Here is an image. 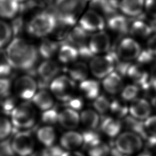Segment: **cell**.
<instances>
[{
    "mask_svg": "<svg viewBox=\"0 0 156 156\" xmlns=\"http://www.w3.org/2000/svg\"><path fill=\"white\" fill-rule=\"evenodd\" d=\"M38 49L20 37H15L7 46L5 59L14 69L28 71L35 65L38 58Z\"/></svg>",
    "mask_w": 156,
    "mask_h": 156,
    "instance_id": "cell-1",
    "label": "cell"
},
{
    "mask_svg": "<svg viewBox=\"0 0 156 156\" xmlns=\"http://www.w3.org/2000/svg\"><path fill=\"white\" fill-rule=\"evenodd\" d=\"M13 126L18 129L27 130L34 126L37 121V112L32 102L24 101L17 105L10 113Z\"/></svg>",
    "mask_w": 156,
    "mask_h": 156,
    "instance_id": "cell-2",
    "label": "cell"
},
{
    "mask_svg": "<svg viewBox=\"0 0 156 156\" xmlns=\"http://www.w3.org/2000/svg\"><path fill=\"white\" fill-rule=\"evenodd\" d=\"M57 21V17L54 14L41 12L32 18L27 25V31L35 37H44L54 32Z\"/></svg>",
    "mask_w": 156,
    "mask_h": 156,
    "instance_id": "cell-3",
    "label": "cell"
},
{
    "mask_svg": "<svg viewBox=\"0 0 156 156\" xmlns=\"http://www.w3.org/2000/svg\"><path fill=\"white\" fill-rule=\"evenodd\" d=\"M118 58L116 52L114 50L109 51L105 55L93 57L90 63L91 73L99 79L105 77L113 71Z\"/></svg>",
    "mask_w": 156,
    "mask_h": 156,
    "instance_id": "cell-4",
    "label": "cell"
},
{
    "mask_svg": "<svg viewBox=\"0 0 156 156\" xmlns=\"http://www.w3.org/2000/svg\"><path fill=\"white\" fill-rule=\"evenodd\" d=\"M49 89L55 98L65 103L74 96L75 83L69 77L60 75L52 80Z\"/></svg>",
    "mask_w": 156,
    "mask_h": 156,
    "instance_id": "cell-5",
    "label": "cell"
},
{
    "mask_svg": "<svg viewBox=\"0 0 156 156\" xmlns=\"http://www.w3.org/2000/svg\"><path fill=\"white\" fill-rule=\"evenodd\" d=\"M10 143L14 154L18 156H30L35 149V139L29 131L21 130L16 133Z\"/></svg>",
    "mask_w": 156,
    "mask_h": 156,
    "instance_id": "cell-6",
    "label": "cell"
},
{
    "mask_svg": "<svg viewBox=\"0 0 156 156\" xmlns=\"http://www.w3.org/2000/svg\"><path fill=\"white\" fill-rule=\"evenodd\" d=\"M115 147L122 154L129 155L140 151L143 146L141 137L131 131L120 134L115 140Z\"/></svg>",
    "mask_w": 156,
    "mask_h": 156,
    "instance_id": "cell-7",
    "label": "cell"
},
{
    "mask_svg": "<svg viewBox=\"0 0 156 156\" xmlns=\"http://www.w3.org/2000/svg\"><path fill=\"white\" fill-rule=\"evenodd\" d=\"M38 83L35 79L29 75L18 77L13 85L15 96L26 101L31 100L37 92Z\"/></svg>",
    "mask_w": 156,
    "mask_h": 156,
    "instance_id": "cell-8",
    "label": "cell"
},
{
    "mask_svg": "<svg viewBox=\"0 0 156 156\" xmlns=\"http://www.w3.org/2000/svg\"><path fill=\"white\" fill-rule=\"evenodd\" d=\"M79 26L87 32H98L102 31L105 27L103 17L96 10L89 9L80 17Z\"/></svg>",
    "mask_w": 156,
    "mask_h": 156,
    "instance_id": "cell-9",
    "label": "cell"
},
{
    "mask_svg": "<svg viewBox=\"0 0 156 156\" xmlns=\"http://www.w3.org/2000/svg\"><path fill=\"white\" fill-rule=\"evenodd\" d=\"M141 51V46L136 40L126 37L119 43L116 54L120 59L128 62L136 59Z\"/></svg>",
    "mask_w": 156,
    "mask_h": 156,
    "instance_id": "cell-10",
    "label": "cell"
},
{
    "mask_svg": "<svg viewBox=\"0 0 156 156\" xmlns=\"http://www.w3.org/2000/svg\"><path fill=\"white\" fill-rule=\"evenodd\" d=\"M60 71V66L55 61L48 59L42 62L38 66L37 73L41 83L43 84V87L49 85L52 80L58 76Z\"/></svg>",
    "mask_w": 156,
    "mask_h": 156,
    "instance_id": "cell-11",
    "label": "cell"
},
{
    "mask_svg": "<svg viewBox=\"0 0 156 156\" xmlns=\"http://www.w3.org/2000/svg\"><path fill=\"white\" fill-rule=\"evenodd\" d=\"M88 32L79 26H76L70 30L66 37V43L74 46L78 51L79 55L88 52L90 49L87 40Z\"/></svg>",
    "mask_w": 156,
    "mask_h": 156,
    "instance_id": "cell-12",
    "label": "cell"
},
{
    "mask_svg": "<svg viewBox=\"0 0 156 156\" xmlns=\"http://www.w3.org/2000/svg\"><path fill=\"white\" fill-rule=\"evenodd\" d=\"M111 41L109 35L104 31L94 33L88 41V47L92 54H98L110 50Z\"/></svg>",
    "mask_w": 156,
    "mask_h": 156,
    "instance_id": "cell-13",
    "label": "cell"
},
{
    "mask_svg": "<svg viewBox=\"0 0 156 156\" xmlns=\"http://www.w3.org/2000/svg\"><path fill=\"white\" fill-rule=\"evenodd\" d=\"M127 76L142 90L147 87L152 82V79H150L147 71L140 64L131 65L128 69Z\"/></svg>",
    "mask_w": 156,
    "mask_h": 156,
    "instance_id": "cell-14",
    "label": "cell"
},
{
    "mask_svg": "<svg viewBox=\"0 0 156 156\" xmlns=\"http://www.w3.org/2000/svg\"><path fill=\"white\" fill-rule=\"evenodd\" d=\"M129 111L132 117L143 120L149 117L151 107L147 100L143 98H136L132 101Z\"/></svg>",
    "mask_w": 156,
    "mask_h": 156,
    "instance_id": "cell-15",
    "label": "cell"
},
{
    "mask_svg": "<svg viewBox=\"0 0 156 156\" xmlns=\"http://www.w3.org/2000/svg\"><path fill=\"white\" fill-rule=\"evenodd\" d=\"M80 119L79 115L75 110L66 107L59 111L58 122L65 129L72 130L76 128L79 126Z\"/></svg>",
    "mask_w": 156,
    "mask_h": 156,
    "instance_id": "cell-16",
    "label": "cell"
},
{
    "mask_svg": "<svg viewBox=\"0 0 156 156\" xmlns=\"http://www.w3.org/2000/svg\"><path fill=\"white\" fill-rule=\"evenodd\" d=\"M34 105L40 110L44 112L54 107V100L51 92L42 88L35 93L31 99Z\"/></svg>",
    "mask_w": 156,
    "mask_h": 156,
    "instance_id": "cell-17",
    "label": "cell"
},
{
    "mask_svg": "<svg viewBox=\"0 0 156 156\" xmlns=\"http://www.w3.org/2000/svg\"><path fill=\"white\" fill-rule=\"evenodd\" d=\"M130 23L128 18L117 13L108 16L107 19V26L108 28L114 32L120 35H124L129 32Z\"/></svg>",
    "mask_w": 156,
    "mask_h": 156,
    "instance_id": "cell-18",
    "label": "cell"
},
{
    "mask_svg": "<svg viewBox=\"0 0 156 156\" xmlns=\"http://www.w3.org/2000/svg\"><path fill=\"white\" fill-rule=\"evenodd\" d=\"M145 0H121L119 9L125 15L135 17L141 15Z\"/></svg>",
    "mask_w": 156,
    "mask_h": 156,
    "instance_id": "cell-19",
    "label": "cell"
},
{
    "mask_svg": "<svg viewBox=\"0 0 156 156\" xmlns=\"http://www.w3.org/2000/svg\"><path fill=\"white\" fill-rule=\"evenodd\" d=\"M60 144L63 149L67 151H73L82 145V135L76 131H68L60 137Z\"/></svg>",
    "mask_w": 156,
    "mask_h": 156,
    "instance_id": "cell-20",
    "label": "cell"
},
{
    "mask_svg": "<svg viewBox=\"0 0 156 156\" xmlns=\"http://www.w3.org/2000/svg\"><path fill=\"white\" fill-rule=\"evenodd\" d=\"M104 90L111 94H115L122 90L123 82L121 76L116 72H112L104 77L102 81Z\"/></svg>",
    "mask_w": 156,
    "mask_h": 156,
    "instance_id": "cell-21",
    "label": "cell"
},
{
    "mask_svg": "<svg viewBox=\"0 0 156 156\" xmlns=\"http://www.w3.org/2000/svg\"><path fill=\"white\" fill-rule=\"evenodd\" d=\"M38 141L45 147L54 145L57 135L54 128L51 125H44L40 127L36 133Z\"/></svg>",
    "mask_w": 156,
    "mask_h": 156,
    "instance_id": "cell-22",
    "label": "cell"
},
{
    "mask_svg": "<svg viewBox=\"0 0 156 156\" xmlns=\"http://www.w3.org/2000/svg\"><path fill=\"white\" fill-rule=\"evenodd\" d=\"M57 54L58 60L64 64L73 63L79 56L77 49L66 42L60 46Z\"/></svg>",
    "mask_w": 156,
    "mask_h": 156,
    "instance_id": "cell-23",
    "label": "cell"
},
{
    "mask_svg": "<svg viewBox=\"0 0 156 156\" xmlns=\"http://www.w3.org/2000/svg\"><path fill=\"white\" fill-rule=\"evenodd\" d=\"M20 9L18 0H0V17L4 19L15 18Z\"/></svg>",
    "mask_w": 156,
    "mask_h": 156,
    "instance_id": "cell-24",
    "label": "cell"
},
{
    "mask_svg": "<svg viewBox=\"0 0 156 156\" xmlns=\"http://www.w3.org/2000/svg\"><path fill=\"white\" fill-rule=\"evenodd\" d=\"M152 32L150 25L142 18L135 20L130 23L129 33L133 37L145 38L151 35Z\"/></svg>",
    "mask_w": 156,
    "mask_h": 156,
    "instance_id": "cell-25",
    "label": "cell"
},
{
    "mask_svg": "<svg viewBox=\"0 0 156 156\" xmlns=\"http://www.w3.org/2000/svg\"><path fill=\"white\" fill-rule=\"evenodd\" d=\"M122 124L126 129H128L131 132L136 133L144 139L147 138L149 136L145 128L144 123L132 116H127L124 117Z\"/></svg>",
    "mask_w": 156,
    "mask_h": 156,
    "instance_id": "cell-26",
    "label": "cell"
},
{
    "mask_svg": "<svg viewBox=\"0 0 156 156\" xmlns=\"http://www.w3.org/2000/svg\"><path fill=\"white\" fill-rule=\"evenodd\" d=\"M79 89L83 95L88 99H95L99 94L100 85L97 80L85 79L81 82Z\"/></svg>",
    "mask_w": 156,
    "mask_h": 156,
    "instance_id": "cell-27",
    "label": "cell"
},
{
    "mask_svg": "<svg viewBox=\"0 0 156 156\" xmlns=\"http://www.w3.org/2000/svg\"><path fill=\"white\" fill-rule=\"evenodd\" d=\"M122 123L117 119L112 117L104 118L101 123L102 131L110 137L116 136L120 132Z\"/></svg>",
    "mask_w": 156,
    "mask_h": 156,
    "instance_id": "cell-28",
    "label": "cell"
},
{
    "mask_svg": "<svg viewBox=\"0 0 156 156\" xmlns=\"http://www.w3.org/2000/svg\"><path fill=\"white\" fill-rule=\"evenodd\" d=\"M59 44L54 40L48 39L43 40L38 49V54L45 60L51 59L59 49Z\"/></svg>",
    "mask_w": 156,
    "mask_h": 156,
    "instance_id": "cell-29",
    "label": "cell"
},
{
    "mask_svg": "<svg viewBox=\"0 0 156 156\" xmlns=\"http://www.w3.org/2000/svg\"><path fill=\"white\" fill-rule=\"evenodd\" d=\"M69 77L74 81L80 82L85 80L88 76V66L84 62H79L73 63L68 69Z\"/></svg>",
    "mask_w": 156,
    "mask_h": 156,
    "instance_id": "cell-30",
    "label": "cell"
},
{
    "mask_svg": "<svg viewBox=\"0 0 156 156\" xmlns=\"http://www.w3.org/2000/svg\"><path fill=\"white\" fill-rule=\"evenodd\" d=\"M82 124L89 129H94L99 124V116L97 112L93 110H85L80 115Z\"/></svg>",
    "mask_w": 156,
    "mask_h": 156,
    "instance_id": "cell-31",
    "label": "cell"
},
{
    "mask_svg": "<svg viewBox=\"0 0 156 156\" xmlns=\"http://www.w3.org/2000/svg\"><path fill=\"white\" fill-rule=\"evenodd\" d=\"M82 135L83 137L82 146L87 151L101 143L99 133L94 132L92 129L84 131Z\"/></svg>",
    "mask_w": 156,
    "mask_h": 156,
    "instance_id": "cell-32",
    "label": "cell"
},
{
    "mask_svg": "<svg viewBox=\"0 0 156 156\" xmlns=\"http://www.w3.org/2000/svg\"><path fill=\"white\" fill-rule=\"evenodd\" d=\"M13 32L11 26L0 20V48L7 46L12 40Z\"/></svg>",
    "mask_w": 156,
    "mask_h": 156,
    "instance_id": "cell-33",
    "label": "cell"
},
{
    "mask_svg": "<svg viewBox=\"0 0 156 156\" xmlns=\"http://www.w3.org/2000/svg\"><path fill=\"white\" fill-rule=\"evenodd\" d=\"M109 109L112 114L119 118L126 117L129 112L127 105L123 101L119 99L113 100L110 102Z\"/></svg>",
    "mask_w": 156,
    "mask_h": 156,
    "instance_id": "cell-34",
    "label": "cell"
},
{
    "mask_svg": "<svg viewBox=\"0 0 156 156\" xmlns=\"http://www.w3.org/2000/svg\"><path fill=\"white\" fill-rule=\"evenodd\" d=\"M13 127L10 120L5 117L0 116V141L7 139L12 132Z\"/></svg>",
    "mask_w": 156,
    "mask_h": 156,
    "instance_id": "cell-35",
    "label": "cell"
},
{
    "mask_svg": "<svg viewBox=\"0 0 156 156\" xmlns=\"http://www.w3.org/2000/svg\"><path fill=\"white\" fill-rule=\"evenodd\" d=\"M110 102L104 95H99L94 101L93 105L94 109L99 113L104 114L110 108Z\"/></svg>",
    "mask_w": 156,
    "mask_h": 156,
    "instance_id": "cell-36",
    "label": "cell"
},
{
    "mask_svg": "<svg viewBox=\"0 0 156 156\" xmlns=\"http://www.w3.org/2000/svg\"><path fill=\"white\" fill-rule=\"evenodd\" d=\"M16 105V99L12 94L4 98H0V108L5 113L10 115Z\"/></svg>",
    "mask_w": 156,
    "mask_h": 156,
    "instance_id": "cell-37",
    "label": "cell"
},
{
    "mask_svg": "<svg viewBox=\"0 0 156 156\" xmlns=\"http://www.w3.org/2000/svg\"><path fill=\"white\" fill-rule=\"evenodd\" d=\"M59 111L56 108H52L49 110L43 112L41 115V121L46 125H51L58 122Z\"/></svg>",
    "mask_w": 156,
    "mask_h": 156,
    "instance_id": "cell-38",
    "label": "cell"
},
{
    "mask_svg": "<svg viewBox=\"0 0 156 156\" xmlns=\"http://www.w3.org/2000/svg\"><path fill=\"white\" fill-rule=\"evenodd\" d=\"M139 87L136 85H129L121 92V97L124 101H133L139 93Z\"/></svg>",
    "mask_w": 156,
    "mask_h": 156,
    "instance_id": "cell-39",
    "label": "cell"
},
{
    "mask_svg": "<svg viewBox=\"0 0 156 156\" xmlns=\"http://www.w3.org/2000/svg\"><path fill=\"white\" fill-rule=\"evenodd\" d=\"M110 147L105 143H101L88 151L89 156H108L110 153Z\"/></svg>",
    "mask_w": 156,
    "mask_h": 156,
    "instance_id": "cell-40",
    "label": "cell"
},
{
    "mask_svg": "<svg viewBox=\"0 0 156 156\" xmlns=\"http://www.w3.org/2000/svg\"><path fill=\"white\" fill-rule=\"evenodd\" d=\"M13 85L9 78H0V98H4L12 94Z\"/></svg>",
    "mask_w": 156,
    "mask_h": 156,
    "instance_id": "cell-41",
    "label": "cell"
},
{
    "mask_svg": "<svg viewBox=\"0 0 156 156\" xmlns=\"http://www.w3.org/2000/svg\"><path fill=\"white\" fill-rule=\"evenodd\" d=\"M64 152L62 147L53 145L50 147H45L40 156H62Z\"/></svg>",
    "mask_w": 156,
    "mask_h": 156,
    "instance_id": "cell-42",
    "label": "cell"
},
{
    "mask_svg": "<svg viewBox=\"0 0 156 156\" xmlns=\"http://www.w3.org/2000/svg\"><path fill=\"white\" fill-rule=\"evenodd\" d=\"M146 140L144 145V152L152 155L156 154V136L151 135L148 136Z\"/></svg>",
    "mask_w": 156,
    "mask_h": 156,
    "instance_id": "cell-43",
    "label": "cell"
},
{
    "mask_svg": "<svg viewBox=\"0 0 156 156\" xmlns=\"http://www.w3.org/2000/svg\"><path fill=\"white\" fill-rule=\"evenodd\" d=\"M136 60L140 64H147L154 62L155 60V56L153 55L147 49H145L141 51Z\"/></svg>",
    "mask_w": 156,
    "mask_h": 156,
    "instance_id": "cell-44",
    "label": "cell"
},
{
    "mask_svg": "<svg viewBox=\"0 0 156 156\" xmlns=\"http://www.w3.org/2000/svg\"><path fill=\"white\" fill-rule=\"evenodd\" d=\"M65 104L66 106V107L72 108L77 111L78 110H80L82 108L83 102L82 98L79 97H76L74 96L68 101L65 102Z\"/></svg>",
    "mask_w": 156,
    "mask_h": 156,
    "instance_id": "cell-45",
    "label": "cell"
},
{
    "mask_svg": "<svg viewBox=\"0 0 156 156\" xmlns=\"http://www.w3.org/2000/svg\"><path fill=\"white\" fill-rule=\"evenodd\" d=\"M144 123L147 132L156 136V115L149 117Z\"/></svg>",
    "mask_w": 156,
    "mask_h": 156,
    "instance_id": "cell-46",
    "label": "cell"
},
{
    "mask_svg": "<svg viewBox=\"0 0 156 156\" xmlns=\"http://www.w3.org/2000/svg\"><path fill=\"white\" fill-rule=\"evenodd\" d=\"M144 9L148 15L156 19V0H145Z\"/></svg>",
    "mask_w": 156,
    "mask_h": 156,
    "instance_id": "cell-47",
    "label": "cell"
},
{
    "mask_svg": "<svg viewBox=\"0 0 156 156\" xmlns=\"http://www.w3.org/2000/svg\"><path fill=\"white\" fill-rule=\"evenodd\" d=\"M13 68L6 62H0V78H8L11 74Z\"/></svg>",
    "mask_w": 156,
    "mask_h": 156,
    "instance_id": "cell-48",
    "label": "cell"
},
{
    "mask_svg": "<svg viewBox=\"0 0 156 156\" xmlns=\"http://www.w3.org/2000/svg\"><path fill=\"white\" fill-rule=\"evenodd\" d=\"M147 49L156 57V34L149 38L147 43Z\"/></svg>",
    "mask_w": 156,
    "mask_h": 156,
    "instance_id": "cell-49",
    "label": "cell"
},
{
    "mask_svg": "<svg viewBox=\"0 0 156 156\" xmlns=\"http://www.w3.org/2000/svg\"><path fill=\"white\" fill-rule=\"evenodd\" d=\"M62 156H85L83 154L78 151H65Z\"/></svg>",
    "mask_w": 156,
    "mask_h": 156,
    "instance_id": "cell-50",
    "label": "cell"
},
{
    "mask_svg": "<svg viewBox=\"0 0 156 156\" xmlns=\"http://www.w3.org/2000/svg\"><path fill=\"white\" fill-rule=\"evenodd\" d=\"M152 30V32H156V19H154L153 20H152L151 22H150V24H149Z\"/></svg>",
    "mask_w": 156,
    "mask_h": 156,
    "instance_id": "cell-51",
    "label": "cell"
},
{
    "mask_svg": "<svg viewBox=\"0 0 156 156\" xmlns=\"http://www.w3.org/2000/svg\"><path fill=\"white\" fill-rule=\"evenodd\" d=\"M152 86L154 88V90L156 91V76L153 77L152 79Z\"/></svg>",
    "mask_w": 156,
    "mask_h": 156,
    "instance_id": "cell-52",
    "label": "cell"
},
{
    "mask_svg": "<svg viewBox=\"0 0 156 156\" xmlns=\"http://www.w3.org/2000/svg\"><path fill=\"white\" fill-rule=\"evenodd\" d=\"M138 156H152V155H151L150 154H147V153L143 152V153H142V154H140Z\"/></svg>",
    "mask_w": 156,
    "mask_h": 156,
    "instance_id": "cell-53",
    "label": "cell"
},
{
    "mask_svg": "<svg viewBox=\"0 0 156 156\" xmlns=\"http://www.w3.org/2000/svg\"><path fill=\"white\" fill-rule=\"evenodd\" d=\"M80 1H82V2H85V3H87V2L90 1L91 0H80Z\"/></svg>",
    "mask_w": 156,
    "mask_h": 156,
    "instance_id": "cell-54",
    "label": "cell"
},
{
    "mask_svg": "<svg viewBox=\"0 0 156 156\" xmlns=\"http://www.w3.org/2000/svg\"><path fill=\"white\" fill-rule=\"evenodd\" d=\"M27 0H18V1L20 2H25V1H26Z\"/></svg>",
    "mask_w": 156,
    "mask_h": 156,
    "instance_id": "cell-55",
    "label": "cell"
},
{
    "mask_svg": "<svg viewBox=\"0 0 156 156\" xmlns=\"http://www.w3.org/2000/svg\"><path fill=\"white\" fill-rule=\"evenodd\" d=\"M0 56H1V54H0Z\"/></svg>",
    "mask_w": 156,
    "mask_h": 156,
    "instance_id": "cell-56",
    "label": "cell"
},
{
    "mask_svg": "<svg viewBox=\"0 0 156 156\" xmlns=\"http://www.w3.org/2000/svg\"><path fill=\"white\" fill-rule=\"evenodd\" d=\"M17 156H18V155H17Z\"/></svg>",
    "mask_w": 156,
    "mask_h": 156,
    "instance_id": "cell-57",
    "label": "cell"
}]
</instances>
